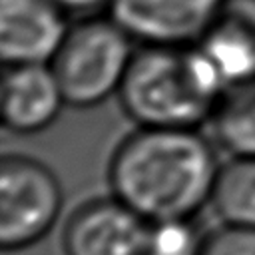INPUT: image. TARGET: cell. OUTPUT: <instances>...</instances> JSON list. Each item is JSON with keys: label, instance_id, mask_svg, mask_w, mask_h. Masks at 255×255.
Listing matches in <instances>:
<instances>
[{"label": "cell", "instance_id": "13", "mask_svg": "<svg viewBox=\"0 0 255 255\" xmlns=\"http://www.w3.org/2000/svg\"><path fill=\"white\" fill-rule=\"evenodd\" d=\"M199 255H255V227L223 223L203 237Z\"/></svg>", "mask_w": 255, "mask_h": 255}, {"label": "cell", "instance_id": "14", "mask_svg": "<svg viewBox=\"0 0 255 255\" xmlns=\"http://www.w3.org/2000/svg\"><path fill=\"white\" fill-rule=\"evenodd\" d=\"M66 12H92L102 6H110V0H54Z\"/></svg>", "mask_w": 255, "mask_h": 255}, {"label": "cell", "instance_id": "7", "mask_svg": "<svg viewBox=\"0 0 255 255\" xmlns=\"http://www.w3.org/2000/svg\"><path fill=\"white\" fill-rule=\"evenodd\" d=\"M66 14L54 0H0L4 64H50L70 30Z\"/></svg>", "mask_w": 255, "mask_h": 255}, {"label": "cell", "instance_id": "10", "mask_svg": "<svg viewBox=\"0 0 255 255\" xmlns=\"http://www.w3.org/2000/svg\"><path fill=\"white\" fill-rule=\"evenodd\" d=\"M209 124L225 151L255 155V78L227 86Z\"/></svg>", "mask_w": 255, "mask_h": 255}, {"label": "cell", "instance_id": "3", "mask_svg": "<svg viewBox=\"0 0 255 255\" xmlns=\"http://www.w3.org/2000/svg\"><path fill=\"white\" fill-rule=\"evenodd\" d=\"M131 42L112 16H90L70 26L50 62L68 106L92 108L118 94L135 54Z\"/></svg>", "mask_w": 255, "mask_h": 255}, {"label": "cell", "instance_id": "5", "mask_svg": "<svg viewBox=\"0 0 255 255\" xmlns=\"http://www.w3.org/2000/svg\"><path fill=\"white\" fill-rule=\"evenodd\" d=\"M151 223L116 195L80 205L66 223L64 255H147Z\"/></svg>", "mask_w": 255, "mask_h": 255}, {"label": "cell", "instance_id": "1", "mask_svg": "<svg viewBox=\"0 0 255 255\" xmlns=\"http://www.w3.org/2000/svg\"><path fill=\"white\" fill-rule=\"evenodd\" d=\"M219 161L209 139L187 128H137L110 159V185L149 223L191 219L211 201Z\"/></svg>", "mask_w": 255, "mask_h": 255}, {"label": "cell", "instance_id": "6", "mask_svg": "<svg viewBox=\"0 0 255 255\" xmlns=\"http://www.w3.org/2000/svg\"><path fill=\"white\" fill-rule=\"evenodd\" d=\"M223 0H110V16L143 46L197 44Z\"/></svg>", "mask_w": 255, "mask_h": 255}, {"label": "cell", "instance_id": "2", "mask_svg": "<svg viewBox=\"0 0 255 255\" xmlns=\"http://www.w3.org/2000/svg\"><path fill=\"white\" fill-rule=\"evenodd\" d=\"M225 88L197 44L143 46L135 50L118 96L139 128L197 129L211 120Z\"/></svg>", "mask_w": 255, "mask_h": 255}, {"label": "cell", "instance_id": "9", "mask_svg": "<svg viewBox=\"0 0 255 255\" xmlns=\"http://www.w3.org/2000/svg\"><path fill=\"white\" fill-rule=\"evenodd\" d=\"M197 48L227 86L255 78V0H223Z\"/></svg>", "mask_w": 255, "mask_h": 255}, {"label": "cell", "instance_id": "12", "mask_svg": "<svg viewBox=\"0 0 255 255\" xmlns=\"http://www.w3.org/2000/svg\"><path fill=\"white\" fill-rule=\"evenodd\" d=\"M203 237L191 219H167L151 223L147 255H199Z\"/></svg>", "mask_w": 255, "mask_h": 255}, {"label": "cell", "instance_id": "8", "mask_svg": "<svg viewBox=\"0 0 255 255\" xmlns=\"http://www.w3.org/2000/svg\"><path fill=\"white\" fill-rule=\"evenodd\" d=\"M68 106L50 64L8 66L2 78V124L16 133L46 129Z\"/></svg>", "mask_w": 255, "mask_h": 255}, {"label": "cell", "instance_id": "4", "mask_svg": "<svg viewBox=\"0 0 255 255\" xmlns=\"http://www.w3.org/2000/svg\"><path fill=\"white\" fill-rule=\"evenodd\" d=\"M62 185L42 161L8 153L0 163V245L20 251L40 241L62 211Z\"/></svg>", "mask_w": 255, "mask_h": 255}, {"label": "cell", "instance_id": "11", "mask_svg": "<svg viewBox=\"0 0 255 255\" xmlns=\"http://www.w3.org/2000/svg\"><path fill=\"white\" fill-rule=\"evenodd\" d=\"M209 203L223 223L255 227V155H231L219 167Z\"/></svg>", "mask_w": 255, "mask_h": 255}]
</instances>
